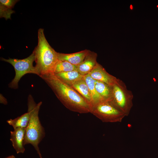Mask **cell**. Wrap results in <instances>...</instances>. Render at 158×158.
I'll list each match as a JSON object with an SVG mask.
<instances>
[{
  "instance_id": "cell-1",
  "label": "cell",
  "mask_w": 158,
  "mask_h": 158,
  "mask_svg": "<svg viewBox=\"0 0 158 158\" xmlns=\"http://www.w3.org/2000/svg\"><path fill=\"white\" fill-rule=\"evenodd\" d=\"M41 78L68 109L80 114L91 113L92 107L73 88L62 81L54 73L45 75Z\"/></svg>"
},
{
  "instance_id": "cell-2",
  "label": "cell",
  "mask_w": 158,
  "mask_h": 158,
  "mask_svg": "<svg viewBox=\"0 0 158 158\" xmlns=\"http://www.w3.org/2000/svg\"><path fill=\"white\" fill-rule=\"evenodd\" d=\"M33 51L35 56L36 64L35 66L37 75L41 77L53 73L59 61L58 52L48 43L42 28L38 30V44Z\"/></svg>"
},
{
  "instance_id": "cell-3",
  "label": "cell",
  "mask_w": 158,
  "mask_h": 158,
  "mask_svg": "<svg viewBox=\"0 0 158 158\" xmlns=\"http://www.w3.org/2000/svg\"><path fill=\"white\" fill-rule=\"evenodd\" d=\"M42 103L40 102L36 104L32 96L29 95L28 111L30 113V118L26 128L23 142L24 146L28 144L32 145L40 158H42V157L38 145L45 135L44 128L41 124L38 116Z\"/></svg>"
},
{
  "instance_id": "cell-4",
  "label": "cell",
  "mask_w": 158,
  "mask_h": 158,
  "mask_svg": "<svg viewBox=\"0 0 158 158\" xmlns=\"http://www.w3.org/2000/svg\"><path fill=\"white\" fill-rule=\"evenodd\" d=\"M133 96L124 83L119 79L112 86L110 101L111 103L126 116H128L133 106Z\"/></svg>"
},
{
  "instance_id": "cell-5",
  "label": "cell",
  "mask_w": 158,
  "mask_h": 158,
  "mask_svg": "<svg viewBox=\"0 0 158 158\" xmlns=\"http://www.w3.org/2000/svg\"><path fill=\"white\" fill-rule=\"evenodd\" d=\"M34 52L28 57L22 59L9 58L6 59L1 58V60L8 63L14 67L15 75L14 78L8 84V87L16 89L18 88V83L21 78L27 73H32L37 75V73L33 62L35 61Z\"/></svg>"
},
{
  "instance_id": "cell-6",
  "label": "cell",
  "mask_w": 158,
  "mask_h": 158,
  "mask_svg": "<svg viewBox=\"0 0 158 158\" xmlns=\"http://www.w3.org/2000/svg\"><path fill=\"white\" fill-rule=\"evenodd\" d=\"M91 113L102 122L106 123L121 122L126 116L110 102L106 100L93 106Z\"/></svg>"
},
{
  "instance_id": "cell-7",
  "label": "cell",
  "mask_w": 158,
  "mask_h": 158,
  "mask_svg": "<svg viewBox=\"0 0 158 158\" xmlns=\"http://www.w3.org/2000/svg\"><path fill=\"white\" fill-rule=\"evenodd\" d=\"M89 74L94 80L103 82L111 86L115 84L118 80V78L108 73L98 63Z\"/></svg>"
},
{
  "instance_id": "cell-8",
  "label": "cell",
  "mask_w": 158,
  "mask_h": 158,
  "mask_svg": "<svg viewBox=\"0 0 158 158\" xmlns=\"http://www.w3.org/2000/svg\"><path fill=\"white\" fill-rule=\"evenodd\" d=\"M26 128H18L10 131V140L17 154L23 153L25 150L23 145Z\"/></svg>"
},
{
  "instance_id": "cell-9",
  "label": "cell",
  "mask_w": 158,
  "mask_h": 158,
  "mask_svg": "<svg viewBox=\"0 0 158 158\" xmlns=\"http://www.w3.org/2000/svg\"><path fill=\"white\" fill-rule=\"evenodd\" d=\"M97 56L96 53L89 51L82 62L77 66L76 71L83 76L89 74L97 63Z\"/></svg>"
},
{
  "instance_id": "cell-10",
  "label": "cell",
  "mask_w": 158,
  "mask_h": 158,
  "mask_svg": "<svg viewBox=\"0 0 158 158\" xmlns=\"http://www.w3.org/2000/svg\"><path fill=\"white\" fill-rule=\"evenodd\" d=\"M89 51L85 49L71 54L58 52V59L59 60L67 61L74 65L77 66L82 62Z\"/></svg>"
},
{
  "instance_id": "cell-11",
  "label": "cell",
  "mask_w": 158,
  "mask_h": 158,
  "mask_svg": "<svg viewBox=\"0 0 158 158\" xmlns=\"http://www.w3.org/2000/svg\"><path fill=\"white\" fill-rule=\"evenodd\" d=\"M54 74L59 79L70 86L82 79L83 77V76L80 74L76 70Z\"/></svg>"
},
{
  "instance_id": "cell-12",
  "label": "cell",
  "mask_w": 158,
  "mask_h": 158,
  "mask_svg": "<svg viewBox=\"0 0 158 158\" xmlns=\"http://www.w3.org/2000/svg\"><path fill=\"white\" fill-rule=\"evenodd\" d=\"M83 78L88 87L92 102V107L97 104L104 100L97 91L95 87L94 80L89 74L83 76Z\"/></svg>"
},
{
  "instance_id": "cell-13",
  "label": "cell",
  "mask_w": 158,
  "mask_h": 158,
  "mask_svg": "<svg viewBox=\"0 0 158 158\" xmlns=\"http://www.w3.org/2000/svg\"><path fill=\"white\" fill-rule=\"evenodd\" d=\"M71 86L78 92L92 107V100L89 90L83 77Z\"/></svg>"
},
{
  "instance_id": "cell-14",
  "label": "cell",
  "mask_w": 158,
  "mask_h": 158,
  "mask_svg": "<svg viewBox=\"0 0 158 158\" xmlns=\"http://www.w3.org/2000/svg\"><path fill=\"white\" fill-rule=\"evenodd\" d=\"M95 87L99 95L104 100L110 101L112 93V86L107 84L94 80Z\"/></svg>"
},
{
  "instance_id": "cell-15",
  "label": "cell",
  "mask_w": 158,
  "mask_h": 158,
  "mask_svg": "<svg viewBox=\"0 0 158 158\" xmlns=\"http://www.w3.org/2000/svg\"><path fill=\"white\" fill-rule=\"evenodd\" d=\"M30 118V113L28 112L14 119H10L6 122L13 129L18 128H26L28 124Z\"/></svg>"
},
{
  "instance_id": "cell-16",
  "label": "cell",
  "mask_w": 158,
  "mask_h": 158,
  "mask_svg": "<svg viewBox=\"0 0 158 158\" xmlns=\"http://www.w3.org/2000/svg\"><path fill=\"white\" fill-rule=\"evenodd\" d=\"M77 66L65 61L59 60L57 63L53 71L55 74L76 70Z\"/></svg>"
},
{
  "instance_id": "cell-17",
  "label": "cell",
  "mask_w": 158,
  "mask_h": 158,
  "mask_svg": "<svg viewBox=\"0 0 158 158\" xmlns=\"http://www.w3.org/2000/svg\"><path fill=\"white\" fill-rule=\"evenodd\" d=\"M14 12L11 8H8L0 3V17L4 18L7 20L10 19L11 14Z\"/></svg>"
},
{
  "instance_id": "cell-18",
  "label": "cell",
  "mask_w": 158,
  "mask_h": 158,
  "mask_svg": "<svg viewBox=\"0 0 158 158\" xmlns=\"http://www.w3.org/2000/svg\"><path fill=\"white\" fill-rule=\"evenodd\" d=\"M18 1L16 0H0V3L12 9Z\"/></svg>"
},
{
  "instance_id": "cell-19",
  "label": "cell",
  "mask_w": 158,
  "mask_h": 158,
  "mask_svg": "<svg viewBox=\"0 0 158 158\" xmlns=\"http://www.w3.org/2000/svg\"><path fill=\"white\" fill-rule=\"evenodd\" d=\"M0 102L1 103L4 105H6L8 103L6 99L1 94L0 95Z\"/></svg>"
},
{
  "instance_id": "cell-20",
  "label": "cell",
  "mask_w": 158,
  "mask_h": 158,
  "mask_svg": "<svg viewBox=\"0 0 158 158\" xmlns=\"http://www.w3.org/2000/svg\"><path fill=\"white\" fill-rule=\"evenodd\" d=\"M4 158H16V157L14 156L13 155H11Z\"/></svg>"
}]
</instances>
